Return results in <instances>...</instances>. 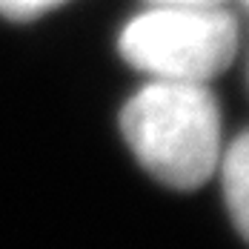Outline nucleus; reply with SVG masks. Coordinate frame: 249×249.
Listing matches in <instances>:
<instances>
[{
  "mask_svg": "<svg viewBox=\"0 0 249 249\" xmlns=\"http://www.w3.org/2000/svg\"><path fill=\"white\" fill-rule=\"evenodd\" d=\"M126 143L160 183L198 189L221 160V115L203 83L155 80L126 103Z\"/></svg>",
  "mask_w": 249,
  "mask_h": 249,
  "instance_id": "nucleus-1",
  "label": "nucleus"
},
{
  "mask_svg": "<svg viewBox=\"0 0 249 249\" xmlns=\"http://www.w3.org/2000/svg\"><path fill=\"white\" fill-rule=\"evenodd\" d=\"M238 29L212 3H158L121 35V54L155 80L206 83L235 57Z\"/></svg>",
  "mask_w": 249,
  "mask_h": 249,
  "instance_id": "nucleus-2",
  "label": "nucleus"
},
{
  "mask_svg": "<svg viewBox=\"0 0 249 249\" xmlns=\"http://www.w3.org/2000/svg\"><path fill=\"white\" fill-rule=\"evenodd\" d=\"M224 195L235 226L249 241V132L241 135L224 155Z\"/></svg>",
  "mask_w": 249,
  "mask_h": 249,
  "instance_id": "nucleus-3",
  "label": "nucleus"
},
{
  "mask_svg": "<svg viewBox=\"0 0 249 249\" xmlns=\"http://www.w3.org/2000/svg\"><path fill=\"white\" fill-rule=\"evenodd\" d=\"M60 3L63 0H0V15L15 18V20H29V18H37L40 12H49Z\"/></svg>",
  "mask_w": 249,
  "mask_h": 249,
  "instance_id": "nucleus-4",
  "label": "nucleus"
},
{
  "mask_svg": "<svg viewBox=\"0 0 249 249\" xmlns=\"http://www.w3.org/2000/svg\"><path fill=\"white\" fill-rule=\"evenodd\" d=\"M152 3H212V6H218L224 0H152Z\"/></svg>",
  "mask_w": 249,
  "mask_h": 249,
  "instance_id": "nucleus-5",
  "label": "nucleus"
}]
</instances>
